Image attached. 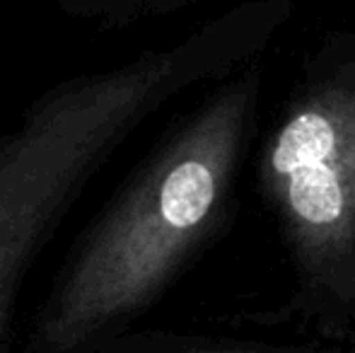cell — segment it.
Here are the masks:
<instances>
[{
    "mask_svg": "<svg viewBox=\"0 0 355 353\" xmlns=\"http://www.w3.org/2000/svg\"><path fill=\"white\" fill-rule=\"evenodd\" d=\"M249 66L189 112L78 232L24 353H94L131 332L218 230L257 107Z\"/></svg>",
    "mask_w": 355,
    "mask_h": 353,
    "instance_id": "1",
    "label": "cell"
},
{
    "mask_svg": "<svg viewBox=\"0 0 355 353\" xmlns=\"http://www.w3.org/2000/svg\"><path fill=\"white\" fill-rule=\"evenodd\" d=\"M290 10L293 0H247L169 46L63 78L0 133V353L24 281L94 177L162 107L257 56Z\"/></svg>",
    "mask_w": 355,
    "mask_h": 353,
    "instance_id": "2",
    "label": "cell"
},
{
    "mask_svg": "<svg viewBox=\"0 0 355 353\" xmlns=\"http://www.w3.org/2000/svg\"><path fill=\"white\" fill-rule=\"evenodd\" d=\"M71 19H83L99 29H121L148 15L150 0H56Z\"/></svg>",
    "mask_w": 355,
    "mask_h": 353,
    "instance_id": "4",
    "label": "cell"
},
{
    "mask_svg": "<svg viewBox=\"0 0 355 353\" xmlns=\"http://www.w3.org/2000/svg\"><path fill=\"white\" fill-rule=\"evenodd\" d=\"M304 298L331 320L355 317V63L295 94L261 153Z\"/></svg>",
    "mask_w": 355,
    "mask_h": 353,
    "instance_id": "3",
    "label": "cell"
},
{
    "mask_svg": "<svg viewBox=\"0 0 355 353\" xmlns=\"http://www.w3.org/2000/svg\"><path fill=\"white\" fill-rule=\"evenodd\" d=\"M191 3H198V0H150L148 5V15L145 17H159V15L174 12L179 8H187Z\"/></svg>",
    "mask_w": 355,
    "mask_h": 353,
    "instance_id": "5",
    "label": "cell"
}]
</instances>
